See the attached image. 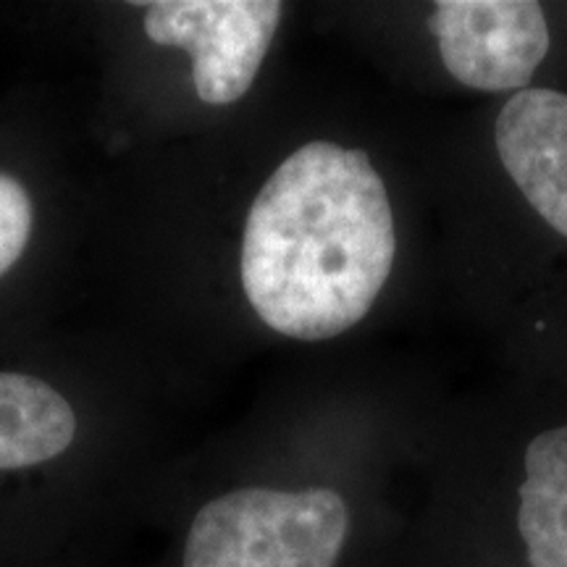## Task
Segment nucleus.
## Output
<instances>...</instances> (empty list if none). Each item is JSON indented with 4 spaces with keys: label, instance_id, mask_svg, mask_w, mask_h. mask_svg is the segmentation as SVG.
Returning <instances> with one entry per match:
<instances>
[{
    "label": "nucleus",
    "instance_id": "obj_1",
    "mask_svg": "<svg viewBox=\"0 0 567 567\" xmlns=\"http://www.w3.org/2000/svg\"><path fill=\"white\" fill-rule=\"evenodd\" d=\"M394 258L392 200L371 155L313 140L284 158L255 195L243 289L274 331L323 342L371 313Z\"/></svg>",
    "mask_w": 567,
    "mask_h": 567
},
{
    "label": "nucleus",
    "instance_id": "obj_2",
    "mask_svg": "<svg viewBox=\"0 0 567 567\" xmlns=\"http://www.w3.org/2000/svg\"><path fill=\"white\" fill-rule=\"evenodd\" d=\"M352 509L331 486H237L187 526L182 567H337Z\"/></svg>",
    "mask_w": 567,
    "mask_h": 567
},
{
    "label": "nucleus",
    "instance_id": "obj_3",
    "mask_svg": "<svg viewBox=\"0 0 567 567\" xmlns=\"http://www.w3.org/2000/svg\"><path fill=\"white\" fill-rule=\"evenodd\" d=\"M142 9L147 38L193 55L197 97L229 105L250 92L284 6L276 0H155Z\"/></svg>",
    "mask_w": 567,
    "mask_h": 567
},
{
    "label": "nucleus",
    "instance_id": "obj_4",
    "mask_svg": "<svg viewBox=\"0 0 567 567\" xmlns=\"http://www.w3.org/2000/svg\"><path fill=\"white\" fill-rule=\"evenodd\" d=\"M444 69L478 92H520L549 53V24L534 0H442L429 17Z\"/></svg>",
    "mask_w": 567,
    "mask_h": 567
},
{
    "label": "nucleus",
    "instance_id": "obj_5",
    "mask_svg": "<svg viewBox=\"0 0 567 567\" xmlns=\"http://www.w3.org/2000/svg\"><path fill=\"white\" fill-rule=\"evenodd\" d=\"M494 145L526 203L567 239V92H515L496 116Z\"/></svg>",
    "mask_w": 567,
    "mask_h": 567
},
{
    "label": "nucleus",
    "instance_id": "obj_6",
    "mask_svg": "<svg viewBox=\"0 0 567 567\" xmlns=\"http://www.w3.org/2000/svg\"><path fill=\"white\" fill-rule=\"evenodd\" d=\"M76 439V413L45 381L0 371V473L48 465Z\"/></svg>",
    "mask_w": 567,
    "mask_h": 567
},
{
    "label": "nucleus",
    "instance_id": "obj_7",
    "mask_svg": "<svg viewBox=\"0 0 567 567\" xmlns=\"http://www.w3.org/2000/svg\"><path fill=\"white\" fill-rule=\"evenodd\" d=\"M517 534L528 567H567V425L542 431L526 446Z\"/></svg>",
    "mask_w": 567,
    "mask_h": 567
},
{
    "label": "nucleus",
    "instance_id": "obj_8",
    "mask_svg": "<svg viewBox=\"0 0 567 567\" xmlns=\"http://www.w3.org/2000/svg\"><path fill=\"white\" fill-rule=\"evenodd\" d=\"M32 234V200L24 184L0 174V276L17 264Z\"/></svg>",
    "mask_w": 567,
    "mask_h": 567
}]
</instances>
